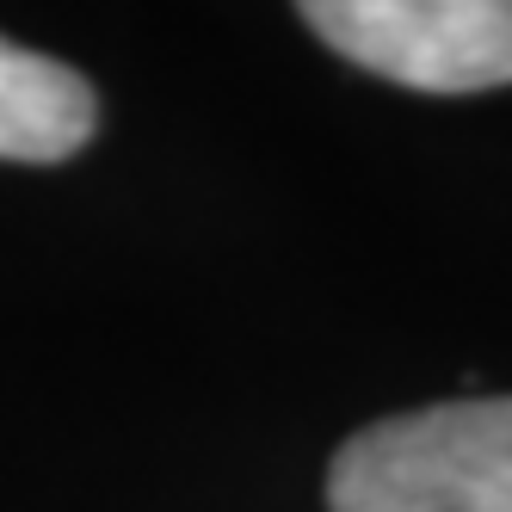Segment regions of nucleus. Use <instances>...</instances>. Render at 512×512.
I'll use <instances>...</instances> for the list:
<instances>
[{"mask_svg": "<svg viewBox=\"0 0 512 512\" xmlns=\"http://www.w3.org/2000/svg\"><path fill=\"white\" fill-rule=\"evenodd\" d=\"M93 124L99 99L75 68L0 38V161H68L75 149H87Z\"/></svg>", "mask_w": 512, "mask_h": 512, "instance_id": "nucleus-3", "label": "nucleus"}, {"mask_svg": "<svg viewBox=\"0 0 512 512\" xmlns=\"http://www.w3.org/2000/svg\"><path fill=\"white\" fill-rule=\"evenodd\" d=\"M327 50L420 93H488L512 81V0H309Z\"/></svg>", "mask_w": 512, "mask_h": 512, "instance_id": "nucleus-2", "label": "nucleus"}, {"mask_svg": "<svg viewBox=\"0 0 512 512\" xmlns=\"http://www.w3.org/2000/svg\"><path fill=\"white\" fill-rule=\"evenodd\" d=\"M334 512H512V395L438 401L352 432L327 469Z\"/></svg>", "mask_w": 512, "mask_h": 512, "instance_id": "nucleus-1", "label": "nucleus"}]
</instances>
